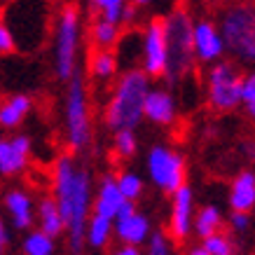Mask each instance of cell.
<instances>
[{
	"mask_svg": "<svg viewBox=\"0 0 255 255\" xmlns=\"http://www.w3.org/2000/svg\"><path fill=\"white\" fill-rule=\"evenodd\" d=\"M147 176L159 190L176 194L185 187V162L176 150L155 145L147 155Z\"/></svg>",
	"mask_w": 255,
	"mask_h": 255,
	"instance_id": "obj_7",
	"label": "cell"
},
{
	"mask_svg": "<svg viewBox=\"0 0 255 255\" xmlns=\"http://www.w3.org/2000/svg\"><path fill=\"white\" fill-rule=\"evenodd\" d=\"M225 47L241 61H255V5H230L220 16Z\"/></svg>",
	"mask_w": 255,
	"mask_h": 255,
	"instance_id": "obj_3",
	"label": "cell"
},
{
	"mask_svg": "<svg viewBox=\"0 0 255 255\" xmlns=\"http://www.w3.org/2000/svg\"><path fill=\"white\" fill-rule=\"evenodd\" d=\"M145 255H173L171 239L164 232H152V237L147 241V253Z\"/></svg>",
	"mask_w": 255,
	"mask_h": 255,
	"instance_id": "obj_27",
	"label": "cell"
},
{
	"mask_svg": "<svg viewBox=\"0 0 255 255\" xmlns=\"http://www.w3.org/2000/svg\"><path fill=\"white\" fill-rule=\"evenodd\" d=\"M115 152L120 157H131L136 152V136H133V131L115 133Z\"/></svg>",
	"mask_w": 255,
	"mask_h": 255,
	"instance_id": "obj_28",
	"label": "cell"
},
{
	"mask_svg": "<svg viewBox=\"0 0 255 255\" xmlns=\"http://www.w3.org/2000/svg\"><path fill=\"white\" fill-rule=\"evenodd\" d=\"M248 225H251V216L248 213H232V218H230V227L234 232H246Z\"/></svg>",
	"mask_w": 255,
	"mask_h": 255,
	"instance_id": "obj_31",
	"label": "cell"
},
{
	"mask_svg": "<svg viewBox=\"0 0 255 255\" xmlns=\"http://www.w3.org/2000/svg\"><path fill=\"white\" fill-rule=\"evenodd\" d=\"M124 201L127 199H124L122 192H120L117 180L113 176H106L99 183V192H96V197H94V213L115 220Z\"/></svg>",
	"mask_w": 255,
	"mask_h": 255,
	"instance_id": "obj_12",
	"label": "cell"
},
{
	"mask_svg": "<svg viewBox=\"0 0 255 255\" xmlns=\"http://www.w3.org/2000/svg\"><path fill=\"white\" fill-rule=\"evenodd\" d=\"M244 108L251 117H255V73L246 75L244 82Z\"/></svg>",
	"mask_w": 255,
	"mask_h": 255,
	"instance_id": "obj_29",
	"label": "cell"
},
{
	"mask_svg": "<svg viewBox=\"0 0 255 255\" xmlns=\"http://www.w3.org/2000/svg\"><path fill=\"white\" fill-rule=\"evenodd\" d=\"M187 255H211V253H209V251H206L204 246H197V248H192V251H190Z\"/></svg>",
	"mask_w": 255,
	"mask_h": 255,
	"instance_id": "obj_36",
	"label": "cell"
},
{
	"mask_svg": "<svg viewBox=\"0 0 255 255\" xmlns=\"http://www.w3.org/2000/svg\"><path fill=\"white\" fill-rule=\"evenodd\" d=\"M194 19L187 9L178 7L171 14L164 16L166 26V42H169V68L164 78L176 85L178 80L187 75L194 63L197 49H194Z\"/></svg>",
	"mask_w": 255,
	"mask_h": 255,
	"instance_id": "obj_2",
	"label": "cell"
},
{
	"mask_svg": "<svg viewBox=\"0 0 255 255\" xmlns=\"http://www.w3.org/2000/svg\"><path fill=\"white\" fill-rule=\"evenodd\" d=\"M28 152H31V140L26 136L0 140V171H2V176L19 173L28 162Z\"/></svg>",
	"mask_w": 255,
	"mask_h": 255,
	"instance_id": "obj_11",
	"label": "cell"
},
{
	"mask_svg": "<svg viewBox=\"0 0 255 255\" xmlns=\"http://www.w3.org/2000/svg\"><path fill=\"white\" fill-rule=\"evenodd\" d=\"M110 255H140L138 248H133V246H122V248H117L115 253H110Z\"/></svg>",
	"mask_w": 255,
	"mask_h": 255,
	"instance_id": "obj_33",
	"label": "cell"
},
{
	"mask_svg": "<svg viewBox=\"0 0 255 255\" xmlns=\"http://www.w3.org/2000/svg\"><path fill=\"white\" fill-rule=\"evenodd\" d=\"M80 42V12L75 5H66L56 21V75L63 82L75 78V56Z\"/></svg>",
	"mask_w": 255,
	"mask_h": 255,
	"instance_id": "obj_4",
	"label": "cell"
},
{
	"mask_svg": "<svg viewBox=\"0 0 255 255\" xmlns=\"http://www.w3.org/2000/svg\"><path fill=\"white\" fill-rule=\"evenodd\" d=\"M115 234L120 237V241H124V246L138 248L143 241H150V220L143 213H133L129 218L115 220Z\"/></svg>",
	"mask_w": 255,
	"mask_h": 255,
	"instance_id": "obj_13",
	"label": "cell"
},
{
	"mask_svg": "<svg viewBox=\"0 0 255 255\" xmlns=\"http://www.w3.org/2000/svg\"><path fill=\"white\" fill-rule=\"evenodd\" d=\"M230 206L234 213H248L255 206V173L241 171L230 187Z\"/></svg>",
	"mask_w": 255,
	"mask_h": 255,
	"instance_id": "obj_14",
	"label": "cell"
},
{
	"mask_svg": "<svg viewBox=\"0 0 255 255\" xmlns=\"http://www.w3.org/2000/svg\"><path fill=\"white\" fill-rule=\"evenodd\" d=\"M21 248L26 255H52L54 244H52V237H49V234L38 230V232H31L26 239H23Z\"/></svg>",
	"mask_w": 255,
	"mask_h": 255,
	"instance_id": "obj_23",
	"label": "cell"
},
{
	"mask_svg": "<svg viewBox=\"0 0 255 255\" xmlns=\"http://www.w3.org/2000/svg\"><path fill=\"white\" fill-rule=\"evenodd\" d=\"M176 115V101L166 89H150L145 101V117L155 124H171Z\"/></svg>",
	"mask_w": 255,
	"mask_h": 255,
	"instance_id": "obj_15",
	"label": "cell"
},
{
	"mask_svg": "<svg viewBox=\"0 0 255 255\" xmlns=\"http://www.w3.org/2000/svg\"><path fill=\"white\" fill-rule=\"evenodd\" d=\"M244 82L241 73L234 68L232 63L220 61L211 66L209 70V103L211 108L227 113V110L237 108L244 103Z\"/></svg>",
	"mask_w": 255,
	"mask_h": 255,
	"instance_id": "obj_6",
	"label": "cell"
},
{
	"mask_svg": "<svg viewBox=\"0 0 255 255\" xmlns=\"http://www.w3.org/2000/svg\"><path fill=\"white\" fill-rule=\"evenodd\" d=\"M14 33H12V28H9L7 23H2L0 26V49H2V54H9V52H14Z\"/></svg>",
	"mask_w": 255,
	"mask_h": 255,
	"instance_id": "obj_30",
	"label": "cell"
},
{
	"mask_svg": "<svg viewBox=\"0 0 255 255\" xmlns=\"http://www.w3.org/2000/svg\"><path fill=\"white\" fill-rule=\"evenodd\" d=\"M38 213H40V230L45 234H49V237L54 239L56 234L63 232L66 220H63L61 209H59V204H56L54 197H45V199L40 201Z\"/></svg>",
	"mask_w": 255,
	"mask_h": 255,
	"instance_id": "obj_17",
	"label": "cell"
},
{
	"mask_svg": "<svg viewBox=\"0 0 255 255\" xmlns=\"http://www.w3.org/2000/svg\"><path fill=\"white\" fill-rule=\"evenodd\" d=\"M194 49H197V59L201 61H216L223 56L227 49L220 33V26L211 19H199L194 23Z\"/></svg>",
	"mask_w": 255,
	"mask_h": 255,
	"instance_id": "obj_9",
	"label": "cell"
},
{
	"mask_svg": "<svg viewBox=\"0 0 255 255\" xmlns=\"http://www.w3.org/2000/svg\"><path fill=\"white\" fill-rule=\"evenodd\" d=\"M113 227H115V220L92 213L89 225H87V241H89L94 248H103L108 244L110 234H113Z\"/></svg>",
	"mask_w": 255,
	"mask_h": 255,
	"instance_id": "obj_20",
	"label": "cell"
},
{
	"mask_svg": "<svg viewBox=\"0 0 255 255\" xmlns=\"http://www.w3.org/2000/svg\"><path fill=\"white\" fill-rule=\"evenodd\" d=\"M9 244V234H7V227L5 225H0V246L5 248Z\"/></svg>",
	"mask_w": 255,
	"mask_h": 255,
	"instance_id": "obj_35",
	"label": "cell"
},
{
	"mask_svg": "<svg viewBox=\"0 0 255 255\" xmlns=\"http://www.w3.org/2000/svg\"><path fill=\"white\" fill-rule=\"evenodd\" d=\"M133 16H136V7H131V5H127V12H124V23H127V26H131Z\"/></svg>",
	"mask_w": 255,
	"mask_h": 255,
	"instance_id": "obj_34",
	"label": "cell"
},
{
	"mask_svg": "<svg viewBox=\"0 0 255 255\" xmlns=\"http://www.w3.org/2000/svg\"><path fill=\"white\" fill-rule=\"evenodd\" d=\"M66 131H68V145L80 152L89 145L92 127H89V108H87V92L82 75L75 73V78L68 82L66 94Z\"/></svg>",
	"mask_w": 255,
	"mask_h": 255,
	"instance_id": "obj_5",
	"label": "cell"
},
{
	"mask_svg": "<svg viewBox=\"0 0 255 255\" xmlns=\"http://www.w3.org/2000/svg\"><path fill=\"white\" fill-rule=\"evenodd\" d=\"M169 68V42H166V26L164 19H152L143 33V70L147 78L166 75Z\"/></svg>",
	"mask_w": 255,
	"mask_h": 255,
	"instance_id": "obj_8",
	"label": "cell"
},
{
	"mask_svg": "<svg viewBox=\"0 0 255 255\" xmlns=\"http://www.w3.org/2000/svg\"><path fill=\"white\" fill-rule=\"evenodd\" d=\"M5 209L9 211V218H12V225L16 230H28L33 223V204L31 197L21 190H12L5 197Z\"/></svg>",
	"mask_w": 255,
	"mask_h": 255,
	"instance_id": "obj_16",
	"label": "cell"
},
{
	"mask_svg": "<svg viewBox=\"0 0 255 255\" xmlns=\"http://www.w3.org/2000/svg\"><path fill=\"white\" fill-rule=\"evenodd\" d=\"M192 213H194V197L190 187H183L173 194L171 204V220H169V234L176 241H183L192 232Z\"/></svg>",
	"mask_w": 255,
	"mask_h": 255,
	"instance_id": "obj_10",
	"label": "cell"
},
{
	"mask_svg": "<svg viewBox=\"0 0 255 255\" xmlns=\"http://www.w3.org/2000/svg\"><path fill=\"white\" fill-rule=\"evenodd\" d=\"M201 246L206 248L211 255H237V251H234V244L230 241V237L227 234H213V237H209V239H204V244Z\"/></svg>",
	"mask_w": 255,
	"mask_h": 255,
	"instance_id": "obj_26",
	"label": "cell"
},
{
	"mask_svg": "<svg viewBox=\"0 0 255 255\" xmlns=\"http://www.w3.org/2000/svg\"><path fill=\"white\" fill-rule=\"evenodd\" d=\"M92 40L99 52H110V47H115L117 40H120V28H117L115 23L103 21L99 16L92 23Z\"/></svg>",
	"mask_w": 255,
	"mask_h": 255,
	"instance_id": "obj_19",
	"label": "cell"
},
{
	"mask_svg": "<svg viewBox=\"0 0 255 255\" xmlns=\"http://www.w3.org/2000/svg\"><path fill=\"white\" fill-rule=\"evenodd\" d=\"M136 213V209H133V201H124L122 204V209H120V213H117L115 220H122V218H129Z\"/></svg>",
	"mask_w": 255,
	"mask_h": 255,
	"instance_id": "obj_32",
	"label": "cell"
},
{
	"mask_svg": "<svg viewBox=\"0 0 255 255\" xmlns=\"http://www.w3.org/2000/svg\"><path fill=\"white\" fill-rule=\"evenodd\" d=\"M31 110V99L26 94H14L7 103H2L0 108V124L5 129H12L23 120V115Z\"/></svg>",
	"mask_w": 255,
	"mask_h": 255,
	"instance_id": "obj_18",
	"label": "cell"
},
{
	"mask_svg": "<svg viewBox=\"0 0 255 255\" xmlns=\"http://www.w3.org/2000/svg\"><path fill=\"white\" fill-rule=\"evenodd\" d=\"M92 9L99 12L103 21H110V23H124V12H127V5L122 0H96L92 2Z\"/></svg>",
	"mask_w": 255,
	"mask_h": 255,
	"instance_id": "obj_22",
	"label": "cell"
},
{
	"mask_svg": "<svg viewBox=\"0 0 255 255\" xmlns=\"http://www.w3.org/2000/svg\"><path fill=\"white\" fill-rule=\"evenodd\" d=\"M117 70V56L113 52H99L92 56V73L96 78L106 80V78H113Z\"/></svg>",
	"mask_w": 255,
	"mask_h": 255,
	"instance_id": "obj_24",
	"label": "cell"
},
{
	"mask_svg": "<svg viewBox=\"0 0 255 255\" xmlns=\"http://www.w3.org/2000/svg\"><path fill=\"white\" fill-rule=\"evenodd\" d=\"M117 185H120V192H122V197L127 201L138 199L140 192H143V180H140V176L131 173V171H127V173H122L117 178Z\"/></svg>",
	"mask_w": 255,
	"mask_h": 255,
	"instance_id": "obj_25",
	"label": "cell"
},
{
	"mask_svg": "<svg viewBox=\"0 0 255 255\" xmlns=\"http://www.w3.org/2000/svg\"><path fill=\"white\" fill-rule=\"evenodd\" d=\"M150 94L147 75L143 68L127 70L120 82L115 85V92L106 106V124L113 131H133V127L145 115V101Z\"/></svg>",
	"mask_w": 255,
	"mask_h": 255,
	"instance_id": "obj_1",
	"label": "cell"
},
{
	"mask_svg": "<svg viewBox=\"0 0 255 255\" xmlns=\"http://www.w3.org/2000/svg\"><path fill=\"white\" fill-rule=\"evenodd\" d=\"M220 225H223V216L216 206H204L197 216V223H194V230L201 239H209L213 234L220 232Z\"/></svg>",
	"mask_w": 255,
	"mask_h": 255,
	"instance_id": "obj_21",
	"label": "cell"
}]
</instances>
